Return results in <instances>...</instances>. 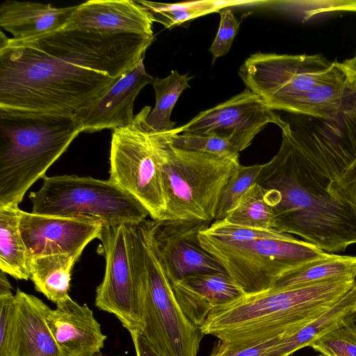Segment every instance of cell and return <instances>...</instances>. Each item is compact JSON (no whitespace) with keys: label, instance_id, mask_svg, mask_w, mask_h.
I'll return each instance as SVG.
<instances>
[{"label":"cell","instance_id":"1","mask_svg":"<svg viewBox=\"0 0 356 356\" xmlns=\"http://www.w3.org/2000/svg\"><path fill=\"white\" fill-rule=\"evenodd\" d=\"M146 52L134 36L61 29L17 40L0 33V115L74 118Z\"/></svg>","mask_w":356,"mask_h":356},{"label":"cell","instance_id":"13","mask_svg":"<svg viewBox=\"0 0 356 356\" xmlns=\"http://www.w3.org/2000/svg\"><path fill=\"white\" fill-rule=\"evenodd\" d=\"M268 123L275 124L281 129L289 124L259 95L245 88L170 132L220 136L229 140L239 153L250 145L256 135Z\"/></svg>","mask_w":356,"mask_h":356},{"label":"cell","instance_id":"4","mask_svg":"<svg viewBox=\"0 0 356 356\" xmlns=\"http://www.w3.org/2000/svg\"><path fill=\"white\" fill-rule=\"evenodd\" d=\"M81 132L74 118L0 115V207H19Z\"/></svg>","mask_w":356,"mask_h":356},{"label":"cell","instance_id":"2","mask_svg":"<svg viewBox=\"0 0 356 356\" xmlns=\"http://www.w3.org/2000/svg\"><path fill=\"white\" fill-rule=\"evenodd\" d=\"M282 129L277 153L263 164L256 183L266 191L275 230L294 234L328 253L356 244V209L331 187Z\"/></svg>","mask_w":356,"mask_h":356},{"label":"cell","instance_id":"38","mask_svg":"<svg viewBox=\"0 0 356 356\" xmlns=\"http://www.w3.org/2000/svg\"><path fill=\"white\" fill-rule=\"evenodd\" d=\"M338 10L356 11V1H337L331 8V11Z\"/></svg>","mask_w":356,"mask_h":356},{"label":"cell","instance_id":"30","mask_svg":"<svg viewBox=\"0 0 356 356\" xmlns=\"http://www.w3.org/2000/svg\"><path fill=\"white\" fill-rule=\"evenodd\" d=\"M262 167L263 164L248 166L239 165L223 188L214 221L225 218L245 192L256 183Z\"/></svg>","mask_w":356,"mask_h":356},{"label":"cell","instance_id":"26","mask_svg":"<svg viewBox=\"0 0 356 356\" xmlns=\"http://www.w3.org/2000/svg\"><path fill=\"white\" fill-rule=\"evenodd\" d=\"M348 92L346 76L339 66L326 80L311 88L295 104L291 113L328 120L341 109Z\"/></svg>","mask_w":356,"mask_h":356},{"label":"cell","instance_id":"35","mask_svg":"<svg viewBox=\"0 0 356 356\" xmlns=\"http://www.w3.org/2000/svg\"><path fill=\"white\" fill-rule=\"evenodd\" d=\"M331 187L356 209V159L339 178L332 182Z\"/></svg>","mask_w":356,"mask_h":356},{"label":"cell","instance_id":"11","mask_svg":"<svg viewBox=\"0 0 356 356\" xmlns=\"http://www.w3.org/2000/svg\"><path fill=\"white\" fill-rule=\"evenodd\" d=\"M106 268L96 289L95 305L113 314L129 332L141 333V303L126 234V224L103 226L98 237Z\"/></svg>","mask_w":356,"mask_h":356},{"label":"cell","instance_id":"10","mask_svg":"<svg viewBox=\"0 0 356 356\" xmlns=\"http://www.w3.org/2000/svg\"><path fill=\"white\" fill-rule=\"evenodd\" d=\"M337 67L338 62L321 55L257 52L244 61L238 75L246 88L270 108L291 113L297 102L328 79Z\"/></svg>","mask_w":356,"mask_h":356},{"label":"cell","instance_id":"37","mask_svg":"<svg viewBox=\"0 0 356 356\" xmlns=\"http://www.w3.org/2000/svg\"><path fill=\"white\" fill-rule=\"evenodd\" d=\"M339 66L346 76L347 87L356 89V53L353 58L339 63Z\"/></svg>","mask_w":356,"mask_h":356},{"label":"cell","instance_id":"18","mask_svg":"<svg viewBox=\"0 0 356 356\" xmlns=\"http://www.w3.org/2000/svg\"><path fill=\"white\" fill-rule=\"evenodd\" d=\"M153 21L136 0H91L78 5L65 29L154 36Z\"/></svg>","mask_w":356,"mask_h":356},{"label":"cell","instance_id":"24","mask_svg":"<svg viewBox=\"0 0 356 356\" xmlns=\"http://www.w3.org/2000/svg\"><path fill=\"white\" fill-rule=\"evenodd\" d=\"M19 207H0V270L20 280L30 279L29 257L20 229Z\"/></svg>","mask_w":356,"mask_h":356},{"label":"cell","instance_id":"9","mask_svg":"<svg viewBox=\"0 0 356 356\" xmlns=\"http://www.w3.org/2000/svg\"><path fill=\"white\" fill-rule=\"evenodd\" d=\"M146 106L131 124L113 130L109 154V179L136 199L155 220H166V202L154 133L145 119Z\"/></svg>","mask_w":356,"mask_h":356},{"label":"cell","instance_id":"20","mask_svg":"<svg viewBox=\"0 0 356 356\" xmlns=\"http://www.w3.org/2000/svg\"><path fill=\"white\" fill-rule=\"evenodd\" d=\"M11 356H63L47 323L50 308L42 300L18 289Z\"/></svg>","mask_w":356,"mask_h":356},{"label":"cell","instance_id":"29","mask_svg":"<svg viewBox=\"0 0 356 356\" xmlns=\"http://www.w3.org/2000/svg\"><path fill=\"white\" fill-rule=\"evenodd\" d=\"M223 220L235 225L275 230L274 214L266 191L257 183L245 192Z\"/></svg>","mask_w":356,"mask_h":356},{"label":"cell","instance_id":"28","mask_svg":"<svg viewBox=\"0 0 356 356\" xmlns=\"http://www.w3.org/2000/svg\"><path fill=\"white\" fill-rule=\"evenodd\" d=\"M192 76L180 74L172 70L165 78L154 79L152 86L156 103L145 119L147 129L155 133H168L175 129L176 122L170 120L173 107L183 91L190 88L188 81Z\"/></svg>","mask_w":356,"mask_h":356},{"label":"cell","instance_id":"16","mask_svg":"<svg viewBox=\"0 0 356 356\" xmlns=\"http://www.w3.org/2000/svg\"><path fill=\"white\" fill-rule=\"evenodd\" d=\"M143 60L120 76L102 96L76 114L74 118L82 125V132L115 130L133 122L136 97L154 80L147 72Z\"/></svg>","mask_w":356,"mask_h":356},{"label":"cell","instance_id":"19","mask_svg":"<svg viewBox=\"0 0 356 356\" xmlns=\"http://www.w3.org/2000/svg\"><path fill=\"white\" fill-rule=\"evenodd\" d=\"M171 285L182 312L199 327L213 309L243 294L224 272L193 274Z\"/></svg>","mask_w":356,"mask_h":356},{"label":"cell","instance_id":"36","mask_svg":"<svg viewBox=\"0 0 356 356\" xmlns=\"http://www.w3.org/2000/svg\"><path fill=\"white\" fill-rule=\"evenodd\" d=\"M136 356H161L140 332L130 334Z\"/></svg>","mask_w":356,"mask_h":356},{"label":"cell","instance_id":"21","mask_svg":"<svg viewBox=\"0 0 356 356\" xmlns=\"http://www.w3.org/2000/svg\"><path fill=\"white\" fill-rule=\"evenodd\" d=\"M78 5L56 8L51 4L7 0L0 6V26L17 40L39 37L63 29Z\"/></svg>","mask_w":356,"mask_h":356},{"label":"cell","instance_id":"14","mask_svg":"<svg viewBox=\"0 0 356 356\" xmlns=\"http://www.w3.org/2000/svg\"><path fill=\"white\" fill-rule=\"evenodd\" d=\"M142 225L170 284L188 275L224 272L222 265L201 245L199 234L211 222L198 220H144Z\"/></svg>","mask_w":356,"mask_h":356},{"label":"cell","instance_id":"22","mask_svg":"<svg viewBox=\"0 0 356 356\" xmlns=\"http://www.w3.org/2000/svg\"><path fill=\"white\" fill-rule=\"evenodd\" d=\"M356 321V283L333 307L295 332L282 338L263 356H290L325 333Z\"/></svg>","mask_w":356,"mask_h":356},{"label":"cell","instance_id":"39","mask_svg":"<svg viewBox=\"0 0 356 356\" xmlns=\"http://www.w3.org/2000/svg\"><path fill=\"white\" fill-rule=\"evenodd\" d=\"M318 356H325V355L321 354V355H319Z\"/></svg>","mask_w":356,"mask_h":356},{"label":"cell","instance_id":"7","mask_svg":"<svg viewBox=\"0 0 356 356\" xmlns=\"http://www.w3.org/2000/svg\"><path fill=\"white\" fill-rule=\"evenodd\" d=\"M154 133L166 202V220H214L221 193L239 166L238 155L184 150Z\"/></svg>","mask_w":356,"mask_h":356},{"label":"cell","instance_id":"8","mask_svg":"<svg viewBox=\"0 0 356 356\" xmlns=\"http://www.w3.org/2000/svg\"><path fill=\"white\" fill-rule=\"evenodd\" d=\"M29 197L31 212L56 216H88L103 226L140 224L149 215L133 196L111 181L76 175L45 176Z\"/></svg>","mask_w":356,"mask_h":356},{"label":"cell","instance_id":"31","mask_svg":"<svg viewBox=\"0 0 356 356\" xmlns=\"http://www.w3.org/2000/svg\"><path fill=\"white\" fill-rule=\"evenodd\" d=\"M163 134L170 144L181 149L222 156L238 155L232 144L227 139L220 136L190 133L174 134L168 132L163 133Z\"/></svg>","mask_w":356,"mask_h":356},{"label":"cell","instance_id":"17","mask_svg":"<svg viewBox=\"0 0 356 356\" xmlns=\"http://www.w3.org/2000/svg\"><path fill=\"white\" fill-rule=\"evenodd\" d=\"M46 319L63 356H102L106 336L87 305L70 297L49 308Z\"/></svg>","mask_w":356,"mask_h":356},{"label":"cell","instance_id":"12","mask_svg":"<svg viewBox=\"0 0 356 356\" xmlns=\"http://www.w3.org/2000/svg\"><path fill=\"white\" fill-rule=\"evenodd\" d=\"M323 123L290 129L300 154L331 181L356 159V96H347L341 109Z\"/></svg>","mask_w":356,"mask_h":356},{"label":"cell","instance_id":"6","mask_svg":"<svg viewBox=\"0 0 356 356\" xmlns=\"http://www.w3.org/2000/svg\"><path fill=\"white\" fill-rule=\"evenodd\" d=\"M203 230L199 234L202 247L218 260L243 294L270 290L284 273L330 254L274 229L250 228L232 239L217 238Z\"/></svg>","mask_w":356,"mask_h":356},{"label":"cell","instance_id":"3","mask_svg":"<svg viewBox=\"0 0 356 356\" xmlns=\"http://www.w3.org/2000/svg\"><path fill=\"white\" fill-rule=\"evenodd\" d=\"M355 283L356 279L343 277L243 294L213 309L200 329L230 342L288 336L330 309Z\"/></svg>","mask_w":356,"mask_h":356},{"label":"cell","instance_id":"33","mask_svg":"<svg viewBox=\"0 0 356 356\" xmlns=\"http://www.w3.org/2000/svg\"><path fill=\"white\" fill-rule=\"evenodd\" d=\"M6 273H0V356H11L15 321V296Z\"/></svg>","mask_w":356,"mask_h":356},{"label":"cell","instance_id":"15","mask_svg":"<svg viewBox=\"0 0 356 356\" xmlns=\"http://www.w3.org/2000/svg\"><path fill=\"white\" fill-rule=\"evenodd\" d=\"M103 223L88 216H56L20 211L19 229L28 257L57 254L78 258L98 238Z\"/></svg>","mask_w":356,"mask_h":356},{"label":"cell","instance_id":"23","mask_svg":"<svg viewBox=\"0 0 356 356\" xmlns=\"http://www.w3.org/2000/svg\"><path fill=\"white\" fill-rule=\"evenodd\" d=\"M79 259L69 254L29 258L30 280L35 290L56 304L66 300L70 298L72 271Z\"/></svg>","mask_w":356,"mask_h":356},{"label":"cell","instance_id":"5","mask_svg":"<svg viewBox=\"0 0 356 356\" xmlns=\"http://www.w3.org/2000/svg\"><path fill=\"white\" fill-rule=\"evenodd\" d=\"M126 234L140 297V334L161 356H197L204 334L179 307L141 222L126 224Z\"/></svg>","mask_w":356,"mask_h":356},{"label":"cell","instance_id":"32","mask_svg":"<svg viewBox=\"0 0 356 356\" xmlns=\"http://www.w3.org/2000/svg\"><path fill=\"white\" fill-rule=\"evenodd\" d=\"M356 321L325 333L310 347L325 356H356Z\"/></svg>","mask_w":356,"mask_h":356},{"label":"cell","instance_id":"34","mask_svg":"<svg viewBox=\"0 0 356 356\" xmlns=\"http://www.w3.org/2000/svg\"><path fill=\"white\" fill-rule=\"evenodd\" d=\"M219 14L220 19L218 30L209 48L213 56L212 64L217 58L228 53L241 24V21L235 17L229 8L222 9Z\"/></svg>","mask_w":356,"mask_h":356},{"label":"cell","instance_id":"27","mask_svg":"<svg viewBox=\"0 0 356 356\" xmlns=\"http://www.w3.org/2000/svg\"><path fill=\"white\" fill-rule=\"evenodd\" d=\"M149 14L153 22L161 24L171 29L189 20L211 13H216L230 6L254 2L247 1L202 0L177 3H163L136 0Z\"/></svg>","mask_w":356,"mask_h":356},{"label":"cell","instance_id":"25","mask_svg":"<svg viewBox=\"0 0 356 356\" xmlns=\"http://www.w3.org/2000/svg\"><path fill=\"white\" fill-rule=\"evenodd\" d=\"M356 279V256L330 253L280 277L270 290H280L333 279Z\"/></svg>","mask_w":356,"mask_h":356}]
</instances>
